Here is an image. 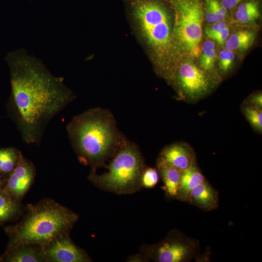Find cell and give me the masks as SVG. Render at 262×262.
<instances>
[{
	"mask_svg": "<svg viewBox=\"0 0 262 262\" xmlns=\"http://www.w3.org/2000/svg\"><path fill=\"white\" fill-rule=\"evenodd\" d=\"M107 170L101 174L91 171L89 179L96 186L117 194L130 193L140 186L145 166L134 144L126 141L112 156Z\"/></svg>",
	"mask_w": 262,
	"mask_h": 262,
	"instance_id": "cell-5",
	"label": "cell"
},
{
	"mask_svg": "<svg viewBox=\"0 0 262 262\" xmlns=\"http://www.w3.org/2000/svg\"><path fill=\"white\" fill-rule=\"evenodd\" d=\"M78 219L76 213L51 199L28 205L21 221L5 228L10 237L7 249L30 245L42 247L69 234Z\"/></svg>",
	"mask_w": 262,
	"mask_h": 262,
	"instance_id": "cell-3",
	"label": "cell"
},
{
	"mask_svg": "<svg viewBox=\"0 0 262 262\" xmlns=\"http://www.w3.org/2000/svg\"><path fill=\"white\" fill-rule=\"evenodd\" d=\"M206 180L196 163L181 171L179 192L176 199L187 202L191 191Z\"/></svg>",
	"mask_w": 262,
	"mask_h": 262,
	"instance_id": "cell-13",
	"label": "cell"
},
{
	"mask_svg": "<svg viewBox=\"0 0 262 262\" xmlns=\"http://www.w3.org/2000/svg\"><path fill=\"white\" fill-rule=\"evenodd\" d=\"M67 134L80 161L91 171L112 157L126 141L107 110L95 108L74 117L66 126Z\"/></svg>",
	"mask_w": 262,
	"mask_h": 262,
	"instance_id": "cell-2",
	"label": "cell"
},
{
	"mask_svg": "<svg viewBox=\"0 0 262 262\" xmlns=\"http://www.w3.org/2000/svg\"><path fill=\"white\" fill-rule=\"evenodd\" d=\"M234 59L233 51L227 49L220 50L219 53V66L222 73L225 74L230 70Z\"/></svg>",
	"mask_w": 262,
	"mask_h": 262,
	"instance_id": "cell-24",
	"label": "cell"
},
{
	"mask_svg": "<svg viewBox=\"0 0 262 262\" xmlns=\"http://www.w3.org/2000/svg\"><path fill=\"white\" fill-rule=\"evenodd\" d=\"M10 73L11 100L17 127L27 144H40L45 128L75 96L62 77L21 48L6 56Z\"/></svg>",
	"mask_w": 262,
	"mask_h": 262,
	"instance_id": "cell-1",
	"label": "cell"
},
{
	"mask_svg": "<svg viewBox=\"0 0 262 262\" xmlns=\"http://www.w3.org/2000/svg\"><path fill=\"white\" fill-rule=\"evenodd\" d=\"M227 27V24L223 22L213 23L212 25L208 26L205 28V34L208 38L211 39L213 36Z\"/></svg>",
	"mask_w": 262,
	"mask_h": 262,
	"instance_id": "cell-25",
	"label": "cell"
},
{
	"mask_svg": "<svg viewBox=\"0 0 262 262\" xmlns=\"http://www.w3.org/2000/svg\"><path fill=\"white\" fill-rule=\"evenodd\" d=\"M131 8L160 73L166 77L176 66L174 60L180 52L167 8L160 0H132Z\"/></svg>",
	"mask_w": 262,
	"mask_h": 262,
	"instance_id": "cell-4",
	"label": "cell"
},
{
	"mask_svg": "<svg viewBox=\"0 0 262 262\" xmlns=\"http://www.w3.org/2000/svg\"><path fill=\"white\" fill-rule=\"evenodd\" d=\"M165 77L174 85L180 99L189 103L201 100L213 88L209 74L190 62L176 65Z\"/></svg>",
	"mask_w": 262,
	"mask_h": 262,
	"instance_id": "cell-7",
	"label": "cell"
},
{
	"mask_svg": "<svg viewBox=\"0 0 262 262\" xmlns=\"http://www.w3.org/2000/svg\"><path fill=\"white\" fill-rule=\"evenodd\" d=\"M157 170L164 184V190L166 196L171 198H176L178 194L180 177V171L158 158Z\"/></svg>",
	"mask_w": 262,
	"mask_h": 262,
	"instance_id": "cell-15",
	"label": "cell"
},
{
	"mask_svg": "<svg viewBox=\"0 0 262 262\" xmlns=\"http://www.w3.org/2000/svg\"><path fill=\"white\" fill-rule=\"evenodd\" d=\"M21 154L13 147L0 149V173L10 174L16 167Z\"/></svg>",
	"mask_w": 262,
	"mask_h": 262,
	"instance_id": "cell-20",
	"label": "cell"
},
{
	"mask_svg": "<svg viewBox=\"0 0 262 262\" xmlns=\"http://www.w3.org/2000/svg\"><path fill=\"white\" fill-rule=\"evenodd\" d=\"M45 262H88L91 259L70 239L69 234L58 237L42 247Z\"/></svg>",
	"mask_w": 262,
	"mask_h": 262,
	"instance_id": "cell-9",
	"label": "cell"
},
{
	"mask_svg": "<svg viewBox=\"0 0 262 262\" xmlns=\"http://www.w3.org/2000/svg\"><path fill=\"white\" fill-rule=\"evenodd\" d=\"M256 37L254 32L243 30L231 34L225 41L226 49L234 51H245L252 45Z\"/></svg>",
	"mask_w": 262,
	"mask_h": 262,
	"instance_id": "cell-16",
	"label": "cell"
},
{
	"mask_svg": "<svg viewBox=\"0 0 262 262\" xmlns=\"http://www.w3.org/2000/svg\"><path fill=\"white\" fill-rule=\"evenodd\" d=\"M202 3L204 16L207 22L213 23L225 20L227 10L219 0H204Z\"/></svg>",
	"mask_w": 262,
	"mask_h": 262,
	"instance_id": "cell-19",
	"label": "cell"
},
{
	"mask_svg": "<svg viewBox=\"0 0 262 262\" xmlns=\"http://www.w3.org/2000/svg\"><path fill=\"white\" fill-rule=\"evenodd\" d=\"M201 51L200 66L201 69L208 73L213 70L215 64L216 51L214 43L210 40L205 41Z\"/></svg>",
	"mask_w": 262,
	"mask_h": 262,
	"instance_id": "cell-21",
	"label": "cell"
},
{
	"mask_svg": "<svg viewBox=\"0 0 262 262\" xmlns=\"http://www.w3.org/2000/svg\"><path fill=\"white\" fill-rule=\"evenodd\" d=\"M158 158L180 172L196 163L194 150L183 142H175L165 147Z\"/></svg>",
	"mask_w": 262,
	"mask_h": 262,
	"instance_id": "cell-11",
	"label": "cell"
},
{
	"mask_svg": "<svg viewBox=\"0 0 262 262\" xmlns=\"http://www.w3.org/2000/svg\"><path fill=\"white\" fill-rule=\"evenodd\" d=\"M219 200L217 191L206 180L191 191L187 202L202 210L211 211L218 208Z\"/></svg>",
	"mask_w": 262,
	"mask_h": 262,
	"instance_id": "cell-12",
	"label": "cell"
},
{
	"mask_svg": "<svg viewBox=\"0 0 262 262\" xmlns=\"http://www.w3.org/2000/svg\"><path fill=\"white\" fill-rule=\"evenodd\" d=\"M243 103L250 105L259 109H262V94L261 92L252 94L244 100Z\"/></svg>",
	"mask_w": 262,
	"mask_h": 262,
	"instance_id": "cell-26",
	"label": "cell"
},
{
	"mask_svg": "<svg viewBox=\"0 0 262 262\" xmlns=\"http://www.w3.org/2000/svg\"><path fill=\"white\" fill-rule=\"evenodd\" d=\"M222 6L227 10H231L243 0H219Z\"/></svg>",
	"mask_w": 262,
	"mask_h": 262,
	"instance_id": "cell-28",
	"label": "cell"
},
{
	"mask_svg": "<svg viewBox=\"0 0 262 262\" xmlns=\"http://www.w3.org/2000/svg\"><path fill=\"white\" fill-rule=\"evenodd\" d=\"M145 249L147 257L155 262H188L197 256L199 244L198 240L174 229L163 240Z\"/></svg>",
	"mask_w": 262,
	"mask_h": 262,
	"instance_id": "cell-8",
	"label": "cell"
},
{
	"mask_svg": "<svg viewBox=\"0 0 262 262\" xmlns=\"http://www.w3.org/2000/svg\"><path fill=\"white\" fill-rule=\"evenodd\" d=\"M19 202L4 190H0V223L9 220L19 213L21 210Z\"/></svg>",
	"mask_w": 262,
	"mask_h": 262,
	"instance_id": "cell-18",
	"label": "cell"
},
{
	"mask_svg": "<svg viewBox=\"0 0 262 262\" xmlns=\"http://www.w3.org/2000/svg\"><path fill=\"white\" fill-rule=\"evenodd\" d=\"M159 175L158 170L155 168H145L141 176L140 185L147 188L154 187L159 181Z\"/></svg>",
	"mask_w": 262,
	"mask_h": 262,
	"instance_id": "cell-23",
	"label": "cell"
},
{
	"mask_svg": "<svg viewBox=\"0 0 262 262\" xmlns=\"http://www.w3.org/2000/svg\"><path fill=\"white\" fill-rule=\"evenodd\" d=\"M237 21L247 24L256 20L260 16V6L258 0H246L238 5L235 13Z\"/></svg>",
	"mask_w": 262,
	"mask_h": 262,
	"instance_id": "cell-17",
	"label": "cell"
},
{
	"mask_svg": "<svg viewBox=\"0 0 262 262\" xmlns=\"http://www.w3.org/2000/svg\"><path fill=\"white\" fill-rule=\"evenodd\" d=\"M241 109L253 129L257 133L261 134L262 133V109L243 103L241 106Z\"/></svg>",
	"mask_w": 262,
	"mask_h": 262,
	"instance_id": "cell-22",
	"label": "cell"
},
{
	"mask_svg": "<svg viewBox=\"0 0 262 262\" xmlns=\"http://www.w3.org/2000/svg\"><path fill=\"white\" fill-rule=\"evenodd\" d=\"M1 185V179L0 177V190Z\"/></svg>",
	"mask_w": 262,
	"mask_h": 262,
	"instance_id": "cell-29",
	"label": "cell"
},
{
	"mask_svg": "<svg viewBox=\"0 0 262 262\" xmlns=\"http://www.w3.org/2000/svg\"><path fill=\"white\" fill-rule=\"evenodd\" d=\"M174 13L173 35L179 51L192 57L201 53L202 23V0H165Z\"/></svg>",
	"mask_w": 262,
	"mask_h": 262,
	"instance_id": "cell-6",
	"label": "cell"
},
{
	"mask_svg": "<svg viewBox=\"0 0 262 262\" xmlns=\"http://www.w3.org/2000/svg\"><path fill=\"white\" fill-rule=\"evenodd\" d=\"M229 35V29L226 27L221 31L213 36L211 39L213 40L221 45H224V43Z\"/></svg>",
	"mask_w": 262,
	"mask_h": 262,
	"instance_id": "cell-27",
	"label": "cell"
},
{
	"mask_svg": "<svg viewBox=\"0 0 262 262\" xmlns=\"http://www.w3.org/2000/svg\"><path fill=\"white\" fill-rule=\"evenodd\" d=\"M35 175L33 164L21 153L16 167L9 174L4 190L20 202L33 184Z\"/></svg>",
	"mask_w": 262,
	"mask_h": 262,
	"instance_id": "cell-10",
	"label": "cell"
},
{
	"mask_svg": "<svg viewBox=\"0 0 262 262\" xmlns=\"http://www.w3.org/2000/svg\"><path fill=\"white\" fill-rule=\"evenodd\" d=\"M3 260L10 262H45L42 247L35 245H21L7 249Z\"/></svg>",
	"mask_w": 262,
	"mask_h": 262,
	"instance_id": "cell-14",
	"label": "cell"
}]
</instances>
